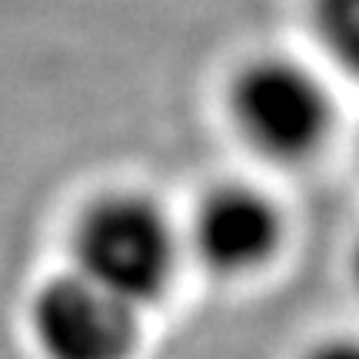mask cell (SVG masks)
Listing matches in <instances>:
<instances>
[{"mask_svg": "<svg viewBox=\"0 0 359 359\" xmlns=\"http://www.w3.org/2000/svg\"><path fill=\"white\" fill-rule=\"evenodd\" d=\"M226 100L243 140L280 163L316 154L333 127V100L320 74L283 53L246 60L233 74Z\"/></svg>", "mask_w": 359, "mask_h": 359, "instance_id": "6da1fadb", "label": "cell"}, {"mask_svg": "<svg viewBox=\"0 0 359 359\" xmlns=\"http://www.w3.org/2000/svg\"><path fill=\"white\" fill-rule=\"evenodd\" d=\"M177 243L167 217L143 196H103L74 233L77 273L140 309L167 290Z\"/></svg>", "mask_w": 359, "mask_h": 359, "instance_id": "7a4b0ae2", "label": "cell"}, {"mask_svg": "<svg viewBox=\"0 0 359 359\" xmlns=\"http://www.w3.org/2000/svg\"><path fill=\"white\" fill-rule=\"evenodd\" d=\"M30 326L47 359H127L137 346V306L77 269L40 290Z\"/></svg>", "mask_w": 359, "mask_h": 359, "instance_id": "3957f363", "label": "cell"}, {"mask_svg": "<svg viewBox=\"0 0 359 359\" xmlns=\"http://www.w3.org/2000/svg\"><path fill=\"white\" fill-rule=\"evenodd\" d=\"M280 219L253 190L230 187L210 193L193 217V253L217 276H240L273 253Z\"/></svg>", "mask_w": 359, "mask_h": 359, "instance_id": "277c9868", "label": "cell"}, {"mask_svg": "<svg viewBox=\"0 0 359 359\" xmlns=\"http://www.w3.org/2000/svg\"><path fill=\"white\" fill-rule=\"evenodd\" d=\"M306 20L323 57L359 80V0H306Z\"/></svg>", "mask_w": 359, "mask_h": 359, "instance_id": "5b68a950", "label": "cell"}, {"mask_svg": "<svg viewBox=\"0 0 359 359\" xmlns=\"http://www.w3.org/2000/svg\"><path fill=\"white\" fill-rule=\"evenodd\" d=\"M306 359H359V343H353V339H333V343H323L320 349H313Z\"/></svg>", "mask_w": 359, "mask_h": 359, "instance_id": "8992f818", "label": "cell"}, {"mask_svg": "<svg viewBox=\"0 0 359 359\" xmlns=\"http://www.w3.org/2000/svg\"><path fill=\"white\" fill-rule=\"evenodd\" d=\"M353 269H356V280H359V246H356V257H353Z\"/></svg>", "mask_w": 359, "mask_h": 359, "instance_id": "52a82bcc", "label": "cell"}]
</instances>
